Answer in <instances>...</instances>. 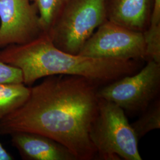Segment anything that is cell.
Masks as SVG:
<instances>
[{"mask_svg":"<svg viewBox=\"0 0 160 160\" xmlns=\"http://www.w3.org/2000/svg\"><path fill=\"white\" fill-rule=\"evenodd\" d=\"M107 0H68L46 34L53 44L78 55L94 31L107 20Z\"/></svg>","mask_w":160,"mask_h":160,"instance_id":"obj_4","label":"cell"},{"mask_svg":"<svg viewBox=\"0 0 160 160\" xmlns=\"http://www.w3.org/2000/svg\"><path fill=\"white\" fill-rule=\"evenodd\" d=\"M30 87L24 83H0V116L20 108L29 98Z\"/></svg>","mask_w":160,"mask_h":160,"instance_id":"obj_10","label":"cell"},{"mask_svg":"<svg viewBox=\"0 0 160 160\" xmlns=\"http://www.w3.org/2000/svg\"><path fill=\"white\" fill-rule=\"evenodd\" d=\"M89 137L100 160H142L138 139L125 112L114 103L98 98V111Z\"/></svg>","mask_w":160,"mask_h":160,"instance_id":"obj_3","label":"cell"},{"mask_svg":"<svg viewBox=\"0 0 160 160\" xmlns=\"http://www.w3.org/2000/svg\"><path fill=\"white\" fill-rule=\"evenodd\" d=\"M153 2L154 0H107V20L143 33L150 23Z\"/></svg>","mask_w":160,"mask_h":160,"instance_id":"obj_9","label":"cell"},{"mask_svg":"<svg viewBox=\"0 0 160 160\" xmlns=\"http://www.w3.org/2000/svg\"><path fill=\"white\" fill-rule=\"evenodd\" d=\"M68 0H31L36 6L42 29L46 33Z\"/></svg>","mask_w":160,"mask_h":160,"instance_id":"obj_12","label":"cell"},{"mask_svg":"<svg viewBox=\"0 0 160 160\" xmlns=\"http://www.w3.org/2000/svg\"><path fill=\"white\" fill-rule=\"evenodd\" d=\"M0 61L20 69L23 83L32 86L37 80L55 75H77L103 86L143 67L133 59L88 57L67 53L55 46L46 33L24 45H12L0 51Z\"/></svg>","mask_w":160,"mask_h":160,"instance_id":"obj_2","label":"cell"},{"mask_svg":"<svg viewBox=\"0 0 160 160\" xmlns=\"http://www.w3.org/2000/svg\"><path fill=\"white\" fill-rule=\"evenodd\" d=\"M133 74L101 86L97 97L117 104L130 114H141L158 98L160 63L152 60Z\"/></svg>","mask_w":160,"mask_h":160,"instance_id":"obj_5","label":"cell"},{"mask_svg":"<svg viewBox=\"0 0 160 160\" xmlns=\"http://www.w3.org/2000/svg\"><path fill=\"white\" fill-rule=\"evenodd\" d=\"M101 86L82 77L48 76L30 87L26 102L0 120V134L40 133L62 143L78 160L96 159L89 131L97 111Z\"/></svg>","mask_w":160,"mask_h":160,"instance_id":"obj_1","label":"cell"},{"mask_svg":"<svg viewBox=\"0 0 160 160\" xmlns=\"http://www.w3.org/2000/svg\"><path fill=\"white\" fill-rule=\"evenodd\" d=\"M138 141L149 132L160 128L159 97L143 111L138 120L131 124Z\"/></svg>","mask_w":160,"mask_h":160,"instance_id":"obj_11","label":"cell"},{"mask_svg":"<svg viewBox=\"0 0 160 160\" xmlns=\"http://www.w3.org/2000/svg\"><path fill=\"white\" fill-rule=\"evenodd\" d=\"M0 83H23L21 70L0 61Z\"/></svg>","mask_w":160,"mask_h":160,"instance_id":"obj_13","label":"cell"},{"mask_svg":"<svg viewBox=\"0 0 160 160\" xmlns=\"http://www.w3.org/2000/svg\"><path fill=\"white\" fill-rule=\"evenodd\" d=\"M2 118L0 116V120ZM12 159L13 158L12 155L0 143V160H12Z\"/></svg>","mask_w":160,"mask_h":160,"instance_id":"obj_14","label":"cell"},{"mask_svg":"<svg viewBox=\"0 0 160 160\" xmlns=\"http://www.w3.org/2000/svg\"><path fill=\"white\" fill-rule=\"evenodd\" d=\"M0 48L24 45L44 33L31 0H0Z\"/></svg>","mask_w":160,"mask_h":160,"instance_id":"obj_7","label":"cell"},{"mask_svg":"<svg viewBox=\"0 0 160 160\" xmlns=\"http://www.w3.org/2000/svg\"><path fill=\"white\" fill-rule=\"evenodd\" d=\"M78 55L147 61L143 33L127 29L108 20L87 40Z\"/></svg>","mask_w":160,"mask_h":160,"instance_id":"obj_6","label":"cell"},{"mask_svg":"<svg viewBox=\"0 0 160 160\" xmlns=\"http://www.w3.org/2000/svg\"><path fill=\"white\" fill-rule=\"evenodd\" d=\"M12 146L24 160H78L67 147L40 133L16 132L10 135Z\"/></svg>","mask_w":160,"mask_h":160,"instance_id":"obj_8","label":"cell"}]
</instances>
